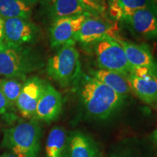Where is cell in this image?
Returning <instances> with one entry per match:
<instances>
[{"label":"cell","mask_w":157,"mask_h":157,"mask_svg":"<svg viewBox=\"0 0 157 157\" xmlns=\"http://www.w3.org/2000/svg\"><path fill=\"white\" fill-rule=\"evenodd\" d=\"M76 86L84 111L93 119H108L124 103V98L91 75L82 73Z\"/></svg>","instance_id":"cell-1"},{"label":"cell","mask_w":157,"mask_h":157,"mask_svg":"<svg viewBox=\"0 0 157 157\" xmlns=\"http://www.w3.org/2000/svg\"><path fill=\"white\" fill-rule=\"evenodd\" d=\"M41 135L38 120L23 121L4 129L2 146L17 157H39Z\"/></svg>","instance_id":"cell-2"},{"label":"cell","mask_w":157,"mask_h":157,"mask_svg":"<svg viewBox=\"0 0 157 157\" xmlns=\"http://www.w3.org/2000/svg\"><path fill=\"white\" fill-rule=\"evenodd\" d=\"M44 66L43 60L29 46H7L0 51V76L25 77Z\"/></svg>","instance_id":"cell-3"},{"label":"cell","mask_w":157,"mask_h":157,"mask_svg":"<svg viewBox=\"0 0 157 157\" xmlns=\"http://www.w3.org/2000/svg\"><path fill=\"white\" fill-rule=\"evenodd\" d=\"M46 71L48 75L62 87L76 85L82 72L75 43H68L59 48L56 54L48 60Z\"/></svg>","instance_id":"cell-4"},{"label":"cell","mask_w":157,"mask_h":157,"mask_svg":"<svg viewBox=\"0 0 157 157\" xmlns=\"http://www.w3.org/2000/svg\"><path fill=\"white\" fill-rule=\"evenodd\" d=\"M95 44L97 63L100 69L116 72L127 77L132 73L124 50L115 39H104Z\"/></svg>","instance_id":"cell-5"},{"label":"cell","mask_w":157,"mask_h":157,"mask_svg":"<svg viewBox=\"0 0 157 157\" xmlns=\"http://www.w3.org/2000/svg\"><path fill=\"white\" fill-rule=\"evenodd\" d=\"M117 23L107 21L101 16L90 15L84 20L79 30L76 34L75 41L82 44H95L104 39L117 38Z\"/></svg>","instance_id":"cell-6"},{"label":"cell","mask_w":157,"mask_h":157,"mask_svg":"<svg viewBox=\"0 0 157 157\" xmlns=\"http://www.w3.org/2000/svg\"><path fill=\"white\" fill-rule=\"evenodd\" d=\"M39 28L30 20L15 17L4 20V41L9 46H28L36 40Z\"/></svg>","instance_id":"cell-7"},{"label":"cell","mask_w":157,"mask_h":157,"mask_svg":"<svg viewBox=\"0 0 157 157\" xmlns=\"http://www.w3.org/2000/svg\"><path fill=\"white\" fill-rule=\"evenodd\" d=\"M120 20L135 36L145 39L157 38V15L150 10L141 9L123 13Z\"/></svg>","instance_id":"cell-8"},{"label":"cell","mask_w":157,"mask_h":157,"mask_svg":"<svg viewBox=\"0 0 157 157\" xmlns=\"http://www.w3.org/2000/svg\"><path fill=\"white\" fill-rule=\"evenodd\" d=\"M90 13L76 16L61 17L52 22L50 33V45L52 48H59L68 43H76V34L79 30L84 20Z\"/></svg>","instance_id":"cell-9"},{"label":"cell","mask_w":157,"mask_h":157,"mask_svg":"<svg viewBox=\"0 0 157 157\" xmlns=\"http://www.w3.org/2000/svg\"><path fill=\"white\" fill-rule=\"evenodd\" d=\"M45 82L38 76H31L25 79L16 102L17 111L23 118L34 119Z\"/></svg>","instance_id":"cell-10"},{"label":"cell","mask_w":157,"mask_h":157,"mask_svg":"<svg viewBox=\"0 0 157 157\" xmlns=\"http://www.w3.org/2000/svg\"><path fill=\"white\" fill-rule=\"evenodd\" d=\"M62 109L63 99L60 93L50 84L45 83L34 119L51 122L58 119L61 113Z\"/></svg>","instance_id":"cell-11"},{"label":"cell","mask_w":157,"mask_h":157,"mask_svg":"<svg viewBox=\"0 0 157 157\" xmlns=\"http://www.w3.org/2000/svg\"><path fill=\"white\" fill-rule=\"evenodd\" d=\"M113 39L122 47L129 63L132 68H148L157 76V62L147 45L135 44L124 40L119 36Z\"/></svg>","instance_id":"cell-12"},{"label":"cell","mask_w":157,"mask_h":157,"mask_svg":"<svg viewBox=\"0 0 157 157\" xmlns=\"http://www.w3.org/2000/svg\"><path fill=\"white\" fill-rule=\"evenodd\" d=\"M63 157H100V152L91 137L76 131L66 140Z\"/></svg>","instance_id":"cell-13"},{"label":"cell","mask_w":157,"mask_h":157,"mask_svg":"<svg viewBox=\"0 0 157 157\" xmlns=\"http://www.w3.org/2000/svg\"><path fill=\"white\" fill-rule=\"evenodd\" d=\"M40 3L43 13L52 22L61 17L90 13L75 0H42Z\"/></svg>","instance_id":"cell-14"},{"label":"cell","mask_w":157,"mask_h":157,"mask_svg":"<svg viewBox=\"0 0 157 157\" xmlns=\"http://www.w3.org/2000/svg\"><path fill=\"white\" fill-rule=\"evenodd\" d=\"M127 78L130 89L143 101L151 103L157 101V77L143 79L129 74Z\"/></svg>","instance_id":"cell-15"},{"label":"cell","mask_w":157,"mask_h":157,"mask_svg":"<svg viewBox=\"0 0 157 157\" xmlns=\"http://www.w3.org/2000/svg\"><path fill=\"white\" fill-rule=\"evenodd\" d=\"M90 75L106 84L124 98L131 90L126 76L120 74L104 69H98L91 71Z\"/></svg>","instance_id":"cell-16"},{"label":"cell","mask_w":157,"mask_h":157,"mask_svg":"<svg viewBox=\"0 0 157 157\" xmlns=\"http://www.w3.org/2000/svg\"><path fill=\"white\" fill-rule=\"evenodd\" d=\"M32 7L21 0H0V17L2 19L20 17L30 20Z\"/></svg>","instance_id":"cell-17"},{"label":"cell","mask_w":157,"mask_h":157,"mask_svg":"<svg viewBox=\"0 0 157 157\" xmlns=\"http://www.w3.org/2000/svg\"><path fill=\"white\" fill-rule=\"evenodd\" d=\"M66 133L60 127H55L50 130L46 142V157H63L66 148Z\"/></svg>","instance_id":"cell-18"},{"label":"cell","mask_w":157,"mask_h":157,"mask_svg":"<svg viewBox=\"0 0 157 157\" xmlns=\"http://www.w3.org/2000/svg\"><path fill=\"white\" fill-rule=\"evenodd\" d=\"M26 79L25 77H5L1 78L0 87L12 109L16 107V102Z\"/></svg>","instance_id":"cell-19"},{"label":"cell","mask_w":157,"mask_h":157,"mask_svg":"<svg viewBox=\"0 0 157 157\" xmlns=\"http://www.w3.org/2000/svg\"><path fill=\"white\" fill-rule=\"evenodd\" d=\"M116 4L122 12V14L137 10L148 9L157 15V10L154 0H117Z\"/></svg>","instance_id":"cell-20"},{"label":"cell","mask_w":157,"mask_h":157,"mask_svg":"<svg viewBox=\"0 0 157 157\" xmlns=\"http://www.w3.org/2000/svg\"><path fill=\"white\" fill-rule=\"evenodd\" d=\"M76 2L82 6L88 13L97 16H102L105 10V7L99 4L94 2L91 0H75Z\"/></svg>","instance_id":"cell-21"},{"label":"cell","mask_w":157,"mask_h":157,"mask_svg":"<svg viewBox=\"0 0 157 157\" xmlns=\"http://www.w3.org/2000/svg\"><path fill=\"white\" fill-rule=\"evenodd\" d=\"M0 82H1V78H0ZM11 109V107L10 106L8 102L0 87V117L7 119L9 117V111Z\"/></svg>","instance_id":"cell-22"},{"label":"cell","mask_w":157,"mask_h":157,"mask_svg":"<svg viewBox=\"0 0 157 157\" xmlns=\"http://www.w3.org/2000/svg\"><path fill=\"white\" fill-rule=\"evenodd\" d=\"M21 2H23V3H25V5L30 6V7H32L33 6L36 5L37 3L41 2L42 0H21Z\"/></svg>","instance_id":"cell-23"},{"label":"cell","mask_w":157,"mask_h":157,"mask_svg":"<svg viewBox=\"0 0 157 157\" xmlns=\"http://www.w3.org/2000/svg\"><path fill=\"white\" fill-rule=\"evenodd\" d=\"M0 40H4V19L0 17Z\"/></svg>","instance_id":"cell-24"},{"label":"cell","mask_w":157,"mask_h":157,"mask_svg":"<svg viewBox=\"0 0 157 157\" xmlns=\"http://www.w3.org/2000/svg\"><path fill=\"white\" fill-rule=\"evenodd\" d=\"M0 157H17V156H15L14 154H12L10 152H6L0 155Z\"/></svg>","instance_id":"cell-25"},{"label":"cell","mask_w":157,"mask_h":157,"mask_svg":"<svg viewBox=\"0 0 157 157\" xmlns=\"http://www.w3.org/2000/svg\"><path fill=\"white\" fill-rule=\"evenodd\" d=\"M91 1H93L95 3L99 4V5H101L105 7V0H91Z\"/></svg>","instance_id":"cell-26"},{"label":"cell","mask_w":157,"mask_h":157,"mask_svg":"<svg viewBox=\"0 0 157 157\" xmlns=\"http://www.w3.org/2000/svg\"><path fill=\"white\" fill-rule=\"evenodd\" d=\"M8 46L7 44H6L4 40H0V51L2 50L3 49H5V48Z\"/></svg>","instance_id":"cell-27"},{"label":"cell","mask_w":157,"mask_h":157,"mask_svg":"<svg viewBox=\"0 0 157 157\" xmlns=\"http://www.w3.org/2000/svg\"><path fill=\"white\" fill-rule=\"evenodd\" d=\"M152 140H154L155 143H157V129L154 131V132H153V134H152Z\"/></svg>","instance_id":"cell-28"},{"label":"cell","mask_w":157,"mask_h":157,"mask_svg":"<svg viewBox=\"0 0 157 157\" xmlns=\"http://www.w3.org/2000/svg\"><path fill=\"white\" fill-rule=\"evenodd\" d=\"M105 1H107L108 4H109V5L110 6V5H113V4L116 3V2H117V0H105Z\"/></svg>","instance_id":"cell-29"},{"label":"cell","mask_w":157,"mask_h":157,"mask_svg":"<svg viewBox=\"0 0 157 157\" xmlns=\"http://www.w3.org/2000/svg\"><path fill=\"white\" fill-rule=\"evenodd\" d=\"M154 3L155 6H156V10H157V0H154Z\"/></svg>","instance_id":"cell-30"}]
</instances>
